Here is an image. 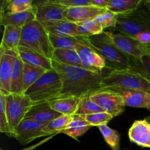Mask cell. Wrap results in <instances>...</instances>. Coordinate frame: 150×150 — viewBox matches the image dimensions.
<instances>
[{
	"instance_id": "cell-1",
	"label": "cell",
	"mask_w": 150,
	"mask_h": 150,
	"mask_svg": "<svg viewBox=\"0 0 150 150\" xmlns=\"http://www.w3.org/2000/svg\"><path fill=\"white\" fill-rule=\"evenodd\" d=\"M51 61L53 68L59 73L62 81V90L59 98L89 96L102 89L101 82L112 71L107 67L102 72H94L83 67L66 65L54 60Z\"/></svg>"
},
{
	"instance_id": "cell-2",
	"label": "cell",
	"mask_w": 150,
	"mask_h": 150,
	"mask_svg": "<svg viewBox=\"0 0 150 150\" xmlns=\"http://www.w3.org/2000/svg\"><path fill=\"white\" fill-rule=\"evenodd\" d=\"M86 39L90 46L103 57L110 69L118 71L131 70L133 58L120 51L104 32Z\"/></svg>"
},
{
	"instance_id": "cell-3",
	"label": "cell",
	"mask_w": 150,
	"mask_h": 150,
	"mask_svg": "<svg viewBox=\"0 0 150 150\" xmlns=\"http://www.w3.org/2000/svg\"><path fill=\"white\" fill-rule=\"evenodd\" d=\"M62 81L54 68L45 72L30 88L25 92L34 104L50 102L61 95Z\"/></svg>"
},
{
	"instance_id": "cell-4",
	"label": "cell",
	"mask_w": 150,
	"mask_h": 150,
	"mask_svg": "<svg viewBox=\"0 0 150 150\" xmlns=\"http://www.w3.org/2000/svg\"><path fill=\"white\" fill-rule=\"evenodd\" d=\"M131 13L117 15V25L112 31L135 38L143 32L150 33V7L144 0Z\"/></svg>"
},
{
	"instance_id": "cell-5",
	"label": "cell",
	"mask_w": 150,
	"mask_h": 150,
	"mask_svg": "<svg viewBox=\"0 0 150 150\" xmlns=\"http://www.w3.org/2000/svg\"><path fill=\"white\" fill-rule=\"evenodd\" d=\"M19 46L42 54L51 59L54 49L49 39V33L43 25L36 19L22 27Z\"/></svg>"
},
{
	"instance_id": "cell-6",
	"label": "cell",
	"mask_w": 150,
	"mask_h": 150,
	"mask_svg": "<svg viewBox=\"0 0 150 150\" xmlns=\"http://www.w3.org/2000/svg\"><path fill=\"white\" fill-rule=\"evenodd\" d=\"M123 89L142 91L150 94V81L133 70H112L101 82V89Z\"/></svg>"
},
{
	"instance_id": "cell-7",
	"label": "cell",
	"mask_w": 150,
	"mask_h": 150,
	"mask_svg": "<svg viewBox=\"0 0 150 150\" xmlns=\"http://www.w3.org/2000/svg\"><path fill=\"white\" fill-rule=\"evenodd\" d=\"M33 105L32 100L25 94L6 95V113L13 138H15L16 128Z\"/></svg>"
},
{
	"instance_id": "cell-8",
	"label": "cell",
	"mask_w": 150,
	"mask_h": 150,
	"mask_svg": "<svg viewBox=\"0 0 150 150\" xmlns=\"http://www.w3.org/2000/svg\"><path fill=\"white\" fill-rule=\"evenodd\" d=\"M103 32L120 51L132 58L140 60L143 56L150 53L146 45L142 43L133 37L114 31L104 30Z\"/></svg>"
},
{
	"instance_id": "cell-9",
	"label": "cell",
	"mask_w": 150,
	"mask_h": 150,
	"mask_svg": "<svg viewBox=\"0 0 150 150\" xmlns=\"http://www.w3.org/2000/svg\"><path fill=\"white\" fill-rule=\"evenodd\" d=\"M89 98L103 111L108 113L114 117L120 115L125 111V104L122 97L111 89L98 90L89 95Z\"/></svg>"
},
{
	"instance_id": "cell-10",
	"label": "cell",
	"mask_w": 150,
	"mask_h": 150,
	"mask_svg": "<svg viewBox=\"0 0 150 150\" xmlns=\"http://www.w3.org/2000/svg\"><path fill=\"white\" fill-rule=\"evenodd\" d=\"M18 56V50H0V92L6 95L11 93V77Z\"/></svg>"
},
{
	"instance_id": "cell-11",
	"label": "cell",
	"mask_w": 150,
	"mask_h": 150,
	"mask_svg": "<svg viewBox=\"0 0 150 150\" xmlns=\"http://www.w3.org/2000/svg\"><path fill=\"white\" fill-rule=\"evenodd\" d=\"M36 20L44 26L59 21L66 20L67 7L58 3L47 2L34 9Z\"/></svg>"
},
{
	"instance_id": "cell-12",
	"label": "cell",
	"mask_w": 150,
	"mask_h": 150,
	"mask_svg": "<svg viewBox=\"0 0 150 150\" xmlns=\"http://www.w3.org/2000/svg\"><path fill=\"white\" fill-rule=\"evenodd\" d=\"M47 124L24 119L16 128L15 139L21 144H28L35 139L45 136L42 130Z\"/></svg>"
},
{
	"instance_id": "cell-13",
	"label": "cell",
	"mask_w": 150,
	"mask_h": 150,
	"mask_svg": "<svg viewBox=\"0 0 150 150\" xmlns=\"http://www.w3.org/2000/svg\"><path fill=\"white\" fill-rule=\"evenodd\" d=\"M76 50L84 68L91 71L102 72L107 67L103 57L92 47L79 43L76 45Z\"/></svg>"
},
{
	"instance_id": "cell-14",
	"label": "cell",
	"mask_w": 150,
	"mask_h": 150,
	"mask_svg": "<svg viewBox=\"0 0 150 150\" xmlns=\"http://www.w3.org/2000/svg\"><path fill=\"white\" fill-rule=\"evenodd\" d=\"M111 89L118 92L122 97L125 106L144 108L150 111L149 93L142 91L123 89V88H114Z\"/></svg>"
},
{
	"instance_id": "cell-15",
	"label": "cell",
	"mask_w": 150,
	"mask_h": 150,
	"mask_svg": "<svg viewBox=\"0 0 150 150\" xmlns=\"http://www.w3.org/2000/svg\"><path fill=\"white\" fill-rule=\"evenodd\" d=\"M107 10V9L100 8L93 5L68 7L66 12L65 18L69 21L80 23L85 21L94 20Z\"/></svg>"
},
{
	"instance_id": "cell-16",
	"label": "cell",
	"mask_w": 150,
	"mask_h": 150,
	"mask_svg": "<svg viewBox=\"0 0 150 150\" xmlns=\"http://www.w3.org/2000/svg\"><path fill=\"white\" fill-rule=\"evenodd\" d=\"M61 115L62 114L51 108L49 102H44L34 104L24 119L34 120L38 122L48 123Z\"/></svg>"
},
{
	"instance_id": "cell-17",
	"label": "cell",
	"mask_w": 150,
	"mask_h": 150,
	"mask_svg": "<svg viewBox=\"0 0 150 150\" xmlns=\"http://www.w3.org/2000/svg\"><path fill=\"white\" fill-rule=\"evenodd\" d=\"M128 136L139 146L150 148V123L146 120L135 121L129 130Z\"/></svg>"
},
{
	"instance_id": "cell-18",
	"label": "cell",
	"mask_w": 150,
	"mask_h": 150,
	"mask_svg": "<svg viewBox=\"0 0 150 150\" xmlns=\"http://www.w3.org/2000/svg\"><path fill=\"white\" fill-rule=\"evenodd\" d=\"M17 50L19 57L24 63H27L35 67H42L47 71L53 69L51 59L44 57L42 54L25 47L18 46Z\"/></svg>"
},
{
	"instance_id": "cell-19",
	"label": "cell",
	"mask_w": 150,
	"mask_h": 150,
	"mask_svg": "<svg viewBox=\"0 0 150 150\" xmlns=\"http://www.w3.org/2000/svg\"><path fill=\"white\" fill-rule=\"evenodd\" d=\"M44 27L50 34L62 37H82L79 32L77 23L62 20L45 26Z\"/></svg>"
},
{
	"instance_id": "cell-20",
	"label": "cell",
	"mask_w": 150,
	"mask_h": 150,
	"mask_svg": "<svg viewBox=\"0 0 150 150\" xmlns=\"http://www.w3.org/2000/svg\"><path fill=\"white\" fill-rule=\"evenodd\" d=\"M35 10H28L16 13H4L0 14V22L3 26L13 25V26L23 27L25 25L35 20Z\"/></svg>"
},
{
	"instance_id": "cell-21",
	"label": "cell",
	"mask_w": 150,
	"mask_h": 150,
	"mask_svg": "<svg viewBox=\"0 0 150 150\" xmlns=\"http://www.w3.org/2000/svg\"><path fill=\"white\" fill-rule=\"evenodd\" d=\"M22 27L13 25L4 26L0 50H17L21 38Z\"/></svg>"
},
{
	"instance_id": "cell-22",
	"label": "cell",
	"mask_w": 150,
	"mask_h": 150,
	"mask_svg": "<svg viewBox=\"0 0 150 150\" xmlns=\"http://www.w3.org/2000/svg\"><path fill=\"white\" fill-rule=\"evenodd\" d=\"M81 98L78 97L59 98L49 102L53 109L64 115H74L79 107Z\"/></svg>"
},
{
	"instance_id": "cell-23",
	"label": "cell",
	"mask_w": 150,
	"mask_h": 150,
	"mask_svg": "<svg viewBox=\"0 0 150 150\" xmlns=\"http://www.w3.org/2000/svg\"><path fill=\"white\" fill-rule=\"evenodd\" d=\"M49 39L53 49H76L77 44L90 46L84 37H62L49 33Z\"/></svg>"
},
{
	"instance_id": "cell-24",
	"label": "cell",
	"mask_w": 150,
	"mask_h": 150,
	"mask_svg": "<svg viewBox=\"0 0 150 150\" xmlns=\"http://www.w3.org/2000/svg\"><path fill=\"white\" fill-rule=\"evenodd\" d=\"M91 127L92 125L86 121L85 116L74 114L73 121L65 129L62 130L60 133H63L73 139H77L79 137L85 134Z\"/></svg>"
},
{
	"instance_id": "cell-25",
	"label": "cell",
	"mask_w": 150,
	"mask_h": 150,
	"mask_svg": "<svg viewBox=\"0 0 150 150\" xmlns=\"http://www.w3.org/2000/svg\"><path fill=\"white\" fill-rule=\"evenodd\" d=\"M51 60L66 65L83 67L79 53L76 49H54Z\"/></svg>"
},
{
	"instance_id": "cell-26",
	"label": "cell",
	"mask_w": 150,
	"mask_h": 150,
	"mask_svg": "<svg viewBox=\"0 0 150 150\" xmlns=\"http://www.w3.org/2000/svg\"><path fill=\"white\" fill-rule=\"evenodd\" d=\"M23 65L24 62L19 55L14 63L13 74L11 77L10 89L11 93L24 94L23 91Z\"/></svg>"
},
{
	"instance_id": "cell-27",
	"label": "cell",
	"mask_w": 150,
	"mask_h": 150,
	"mask_svg": "<svg viewBox=\"0 0 150 150\" xmlns=\"http://www.w3.org/2000/svg\"><path fill=\"white\" fill-rule=\"evenodd\" d=\"M144 0H109L107 10L117 15L131 13L142 4Z\"/></svg>"
},
{
	"instance_id": "cell-28",
	"label": "cell",
	"mask_w": 150,
	"mask_h": 150,
	"mask_svg": "<svg viewBox=\"0 0 150 150\" xmlns=\"http://www.w3.org/2000/svg\"><path fill=\"white\" fill-rule=\"evenodd\" d=\"M73 115H61L55 120H52L45 125L42 132L45 136L57 135L62 130L65 129L73 121Z\"/></svg>"
},
{
	"instance_id": "cell-29",
	"label": "cell",
	"mask_w": 150,
	"mask_h": 150,
	"mask_svg": "<svg viewBox=\"0 0 150 150\" xmlns=\"http://www.w3.org/2000/svg\"><path fill=\"white\" fill-rule=\"evenodd\" d=\"M47 70L40 67L24 63L23 65V91L24 93Z\"/></svg>"
},
{
	"instance_id": "cell-30",
	"label": "cell",
	"mask_w": 150,
	"mask_h": 150,
	"mask_svg": "<svg viewBox=\"0 0 150 150\" xmlns=\"http://www.w3.org/2000/svg\"><path fill=\"white\" fill-rule=\"evenodd\" d=\"M79 26V32L81 33V36L84 38L94 36V35H100L104 32L103 26L97 21L89 20L77 23Z\"/></svg>"
},
{
	"instance_id": "cell-31",
	"label": "cell",
	"mask_w": 150,
	"mask_h": 150,
	"mask_svg": "<svg viewBox=\"0 0 150 150\" xmlns=\"http://www.w3.org/2000/svg\"><path fill=\"white\" fill-rule=\"evenodd\" d=\"M103 110L97 103L90 99L89 96H85L81 98L79 107L77 108L76 115L86 116L89 114H95L98 112H103Z\"/></svg>"
},
{
	"instance_id": "cell-32",
	"label": "cell",
	"mask_w": 150,
	"mask_h": 150,
	"mask_svg": "<svg viewBox=\"0 0 150 150\" xmlns=\"http://www.w3.org/2000/svg\"><path fill=\"white\" fill-rule=\"evenodd\" d=\"M34 10L32 0H7L4 11L1 13H16Z\"/></svg>"
},
{
	"instance_id": "cell-33",
	"label": "cell",
	"mask_w": 150,
	"mask_h": 150,
	"mask_svg": "<svg viewBox=\"0 0 150 150\" xmlns=\"http://www.w3.org/2000/svg\"><path fill=\"white\" fill-rule=\"evenodd\" d=\"M99 130L106 143L112 148L113 150H119L120 142V133L117 130L108 127L107 125L99 126Z\"/></svg>"
},
{
	"instance_id": "cell-34",
	"label": "cell",
	"mask_w": 150,
	"mask_h": 150,
	"mask_svg": "<svg viewBox=\"0 0 150 150\" xmlns=\"http://www.w3.org/2000/svg\"><path fill=\"white\" fill-rule=\"evenodd\" d=\"M131 70L140 73L150 81V53L143 56L140 60L133 58Z\"/></svg>"
},
{
	"instance_id": "cell-35",
	"label": "cell",
	"mask_w": 150,
	"mask_h": 150,
	"mask_svg": "<svg viewBox=\"0 0 150 150\" xmlns=\"http://www.w3.org/2000/svg\"><path fill=\"white\" fill-rule=\"evenodd\" d=\"M0 131L12 137V133L9 125L6 113V95L0 92Z\"/></svg>"
},
{
	"instance_id": "cell-36",
	"label": "cell",
	"mask_w": 150,
	"mask_h": 150,
	"mask_svg": "<svg viewBox=\"0 0 150 150\" xmlns=\"http://www.w3.org/2000/svg\"><path fill=\"white\" fill-rule=\"evenodd\" d=\"M86 121L92 126H100L103 125H107L113 118L112 115L108 113L103 111V112L95 113V114H89L85 116Z\"/></svg>"
},
{
	"instance_id": "cell-37",
	"label": "cell",
	"mask_w": 150,
	"mask_h": 150,
	"mask_svg": "<svg viewBox=\"0 0 150 150\" xmlns=\"http://www.w3.org/2000/svg\"><path fill=\"white\" fill-rule=\"evenodd\" d=\"M95 20L100 23L104 30L108 28L114 29L117 25V15L109 10H107L106 12L98 16Z\"/></svg>"
},
{
	"instance_id": "cell-38",
	"label": "cell",
	"mask_w": 150,
	"mask_h": 150,
	"mask_svg": "<svg viewBox=\"0 0 150 150\" xmlns=\"http://www.w3.org/2000/svg\"><path fill=\"white\" fill-rule=\"evenodd\" d=\"M55 3H58L68 8V7L92 5V0H60Z\"/></svg>"
},
{
	"instance_id": "cell-39",
	"label": "cell",
	"mask_w": 150,
	"mask_h": 150,
	"mask_svg": "<svg viewBox=\"0 0 150 150\" xmlns=\"http://www.w3.org/2000/svg\"><path fill=\"white\" fill-rule=\"evenodd\" d=\"M134 38L144 45L150 43V33L149 32H143L136 35Z\"/></svg>"
},
{
	"instance_id": "cell-40",
	"label": "cell",
	"mask_w": 150,
	"mask_h": 150,
	"mask_svg": "<svg viewBox=\"0 0 150 150\" xmlns=\"http://www.w3.org/2000/svg\"><path fill=\"white\" fill-rule=\"evenodd\" d=\"M55 136V135H53V136H48L47 138H45V139H44L43 140L40 141V142H39L38 143L32 145V146H30L29 147H27V148H25V149H21V150H34L35 149H36V148H38V146H41V145L44 144L45 143H46V142H48V141L51 140V139H52L54 136ZM0 150H2V149H0Z\"/></svg>"
},
{
	"instance_id": "cell-41",
	"label": "cell",
	"mask_w": 150,
	"mask_h": 150,
	"mask_svg": "<svg viewBox=\"0 0 150 150\" xmlns=\"http://www.w3.org/2000/svg\"><path fill=\"white\" fill-rule=\"evenodd\" d=\"M109 0H92V5L100 8L107 9Z\"/></svg>"
},
{
	"instance_id": "cell-42",
	"label": "cell",
	"mask_w": 150,
	"mask_h": 150,
	"mask_svg": "<svg viewBox=\"0 0 150 150\" xmlns=\"http://www.w3.org/2000/svg\"><path fill=\"white\" fill-rule=\"evenodd\" d=\"M47 2H48V0H32V4H33L34 9L38 7V6L41 5V4H45Z\"/></svg>"
},
{
	"instance_id": "cell-43",
	"label": "cell",
	"mask_w": 150,
	"mask_h": 150,
	"mask_svg": "<svg viewBox=\"0 0 150 150\" xmlns=\"http://www.w3.org/2000/svg\"><path fill=\"white\" fill-rule=\"evenodd\" d=\"M60 1V0H48V2H51V3H55L57 2V1Z\"/></svg>"
},
{
	"instance_id": "cell-44",
	"label": "cell",
	"mask_w": 150,
	"mask_h": 150,
	"mask_svg": "<svg viewBox=\"0 0 150 150\" xmlns=\"http://www.w3.org/2000/svg\"><path fill=\"white\" fill-rule=\"evenodd\" d=\"M144 1L148 6H149V7H150V0H144Z\"/></svg>"
},
{
	"instance_id": "cell-45",
	"label": "cell",
	"mask_w": 150,
	"mask_h": 150,
	"mask_svg": "<svg viewBox=\"0 0 150 150\" xmlns=\"http://www.w3.org/2000/svg\"><path fill=\"white\" fill-rule=\"evenodd\" d=\"M146 120H147V121H148V122H149L150 123V117H148V118H146Z\"/></svg>"
},
{
	"instance_id": "cell-46",
	"label": "cell",
	"mask_w": 150,
	"mask_h": 150,
	"mask_svg": "<svg viewBox=\"0 0 150 150\" xmlns=\"http://www.w3.org/2000/svg\"><path fill=\"white\" fill-rule=\"evenodd\" d=\"M146 46L148 47V48H149V51H150V43H149V44H148V45H146Z\"/></svg>"
}]
</instances>
